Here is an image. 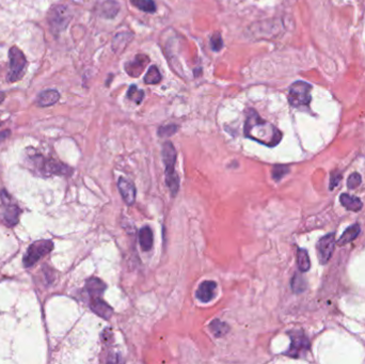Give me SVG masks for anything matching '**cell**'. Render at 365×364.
<instances>
[{
    "label": "cell",
    "instance_id": "cell-5",
    "mask_svg": "<svg viewBox=\"0 0 365 364\" xmlns=\"http://www.w3.org/2000/svg\"><path fill=\"white\" fill-rule=\"evenodd\" d=\"M72 20L71 10L67 6H56L48 13V23L54 33H60Z\"/></svg>",
    "mask_w": 365,
    "mask_h": 364
},
{
    "label": "cell",
    "instance_id": "cell-4",
    "mask_svg": "<svg viewBox=\"0 0 365 364\" xmlns=\"http://www.w3.org/2000/svg\"><path fill=\"white\" fill-rule=\"evenodd\" d=\"M54 249V242L51 240H37L32 242L27 249V252L23 257V263L25 267H31L36 262L50 253V251Z\"/></svg>",
    "mask_w": 365,
    "mask_h": 364
},
{
    "label": "cell",
    "instance_id": "cell-28",
    "mask_svg": "<svg viewBox=\"0 0 365 364\" xmlns=\"http://www.w3.org/2000/svg\"><path fill=\"white\" fill-rule=\"evenodd\" d=\"M177 129H179V126L174 125V124L162 126L161 128L158 129V135H159V137H162V138L171 137L172 135H174L177 132Z\"/></svg>",
    "mask_w": 365,
    "mask_h": 364
},
{
    "label": "cell",
    "instance_id": "cell-34",
    "mask_svg": "<svg viewBox=\"0 0 365 364\" xmlns=\"http://www.w3.org/2000/svg\"><path fill=\"white\" fill-rule=\"evenodd\" d=\"M5 98H6V96H5V93L0 92V104H2V102L5 100Z\"/></svg>",
    "mask_w": 365,
    "mask_h": 364
},
{
    "label": "cell",
    "instance_id": "cell-2",
    "mask_svg": "<svg viewBox=\"0 0 365 364\" xmlns=\"http://www.w3.org/2000/svg\"><path fill=\"white\" fill-rule=\"evenodd\" d=\"M163 160L166 167V183L172 195H175L180 187V179L174 170L176 162V151L173 144L169 141L166 142L163 146Z\"/></svg>",
    "mask_w": 365,
    "mask_h": 364
},
{
    "label": "cell",
    "instance_id": "cell-14",
    "mask_svg": "<svg viewBox=\"0 0 365 364\" xmlns=\"http://www.w3.org/2000/svg\"><path fill=\"white\" fill-rule=\"evenodd\" d=\"M118 188L123 200L128 204L132 205L136 199V188L132 182L121 177L118 182Z\"/></svg>",
    "mask_w": 365,
    "mask_h": 364
},
{
    "label": "cell",
    "instance_id": "cell-33",
    "mask_svg": "<svg viewBox=\"0 0 365 364\" xmlns=\"http://www.w3.org/2000/svg\"><path fill=\"white\" fill-rule=\"evenodd\" d=\"M9 136H10V130H4L3 133H0V143L5 141Z\"/></svg>",
    "mask_w": 365,
    "mask_h": 364
},
{
    "label": "cell",
    "instance_id": "cell-32",
    "mask_svg": "<svg viewBox=\"0 0 365 364\" xmlns=\"http://www.w3.org/2000/svg\"><path fill=\"white\" fill-rule=\"evenodd\" d=\"M342 179L341 174L338 172V171H334L332 174H331V180H330V189H334L336 186H338V184L340 183Z\"/></svg>",
    "mask_w": 365,
    "mask_h": 364
},
{
    "label": "cell",
    "instance_id": "cell-25",
    "mask_svg": "<svg viewBox=\"0 0 365 364\" xmlns=\"http://www.w3.org/2000/svg\"><path fill=\"white\" fill-rule=\"evenodd\" d=\"M161 80H162L161 72H159L157 67L152 65V67L148 69L144 77V82L147 83V85H156V83H158Z\"/></svg>",
    "mask_w": 365,
    "mask_h": 364
},
{
    "label": "cell",
    "instance_id": "cell-20",
    "mask_svg": "<svg viewBox=\"0 0 365 364\" xmlns=\"http://www.w3.org/2000/svg\"><path fill=\"white\" fill-rule=\"evenodd\" d=\"M360 231H361L360 225H358V223L349 227L343 233V235L338 240V244L341 246H345L346 244H348V242H351L352 240L358 237V235L360 234Z\"/></svg>",
    "mask_w": 365,
    "mask_h": 364
},
{
    "label": "cell",
    "instance_id": "cell-27",
    "mask_svg": "<svg viewBox=\"0 0 365 364\" xmlns=\"http://www.w3.org/2000/svg\"><path fill=\"white\" fill-rule=\"evenodd\" d=\"M292 288H293V292L296 294L304 292L306 288V283L304 281V278L300 275L296 274L292 280Z\"/></svg>",
    "mask_w": 365,
    "mask_h": 364
},
{
    "label": "cell",
    "instance_id": "cell-17",
    "mask_svg": "<svg viewBox=\"0 0 365 364\" xmlns=\"http://www.w3.org/2000/svg\"><path fill=\"white\" fill-rule=\"evenodd\" d=\"M60 98V94L58 91L56 90H45L41 92L39 96H37V104L41 107H48L56 104Z\"/></svg>",
    "mask_w": 365,
    "mask_h": 364
},
{
    "label": "cell",
    "instance_id": "cell-22",
    "mask_svg": "<svg viewBox=\"0 0 365 364\" xmlns=\"http://www.w3.org/2000/svg\"><path fill=\"white\" fill-rule=\"evenodd\" d=\"M297 265H298L299 270H300V272H302V273H305V272H308V270H310L311 261H310V257H308L306 250L298 249Z\"/></svg>",
    "mask_w": 365,
    "mask_h": 364
},
{
    "label": "cell",
    "instance_id": "cell-11",
    "mask_svg": "<svg viewBox=\"0 0 365 364\" xmlns=\"http://www.w3.org/2000/svg\"><path fill=\"white\" fill-rule=\"evenodd\" d=\"M148 62H149V59L146 55H142V54L137 55L133 60L128 61L125 64V71L129 76L135 77V78L139 77L143 73Z\"/></svg>",
    "mask_w": 365,
    "mask_h": 364
},
{
    "label": "cell",
    "instance_id": "cell-8",
    "mask_svg": "<svg viewBox=\"0 0 365 364\" xmlns=\"http://www.w3.org/2000/svg\"><path fill=\"white\" fill-rule=\"evenodd\" d=\"M292 344L289 349L285 352L287 356L292 358H300L306 351L310 349V342L302 332H293L291 333Z\"/></svg>",
    "mask_w": 365,
    "mask_h": 364
},
{
    "label": "cell",
    "instance_id": "cell-21",
    "mask_svg": "<svg viewBox=\"0 0 365 364\" xmlns=\"http://www.w3.org/2000/svg\"><path fill=\"white\" fill-rule=\"evenodd\" d=\"M132 39H133V34H130L128 32L119 33L116 35L114 42H112V48H114V50L116 51L124 50Z\"/></svg>",
    "mask_w": 365,
    "mask_h": 364
},
{
    "label": "cell",
    "instance_id": "cell-12",
    "mask_svg": "<svg viewBox=\"0 0 365 364\" xmlns=\"http://www.w3.org/2000/svg\"><path fill=\"white\" fill-rule=\"evenodd\" d=\"M216 289H217L216 282L204 281L198 287V291H196L195 294L196 298L204 303L211 302L215 298V296H216Z\"/></svg>",
    "mask_w": 365,
    "mask_h": 364
},
{
    "label": "cell",
    "instance_id": "cell-7",
    "mask_svg": "<svg viewBox=\"0 0 365 364\" xmlns=\"http://www.w3.org/2000/svg\"><path fill=\"white\" fill-rule=\"evenodd\" d=\"M9 59H10V73L8 75L9 81L20 80L24 75V70L26 65V57L24 53L14 46L9 51Z\"/></svg>",
    "mask_w": 365,
    "mask_h": 364
},
{
    "label": "cell",
    "instance_id": "cell-16",
    "mask_svg": "<svg viewBox=\"0 0 365 364\" xmlns=\"http://www.w3.org/2000/svg\"><path fill=\"white\" fill-rule=\"evenodd\" d=\"M98 10L100 15L106 18H114L120 11V5L116 0H102L99 4Z\"/></svg>",
    "mask_w": 365,
    "mask_h": 364
},
{
    "label": "cell",
    "instance_id": "cell-18",
    "mask_svg": "<svg viewBox=\"0 0 365 364\" xmlns=\"http://www.w3.org/2000/svg\"><path fill=\"white\" fill-rule=\"evenodd\" d=\"M340 201L343 207L350 212H359L363 207L362 201L358 197H354V195H350L348 193H343L340 197Z\"/></svg>",
    "mask_w": 365,
    "mask_h": 364
},
{
    "label": "cell",
    "instance_id": "cell-13",
    "mask_svg": "<svg viewBox=\"0 0 365 364\" xmlns=\"http://www.w3.org/2000/svg\"><path fill=\"white\" fill-rule=\"evenodd\" d=\"M90 307L93 312L104 320H109L112 314H114L112 307L106 301L102 300L100 297L91 298Z\"/></svg>",
    "mask_w": 365,
    "mask_h": 364
},
{
    "label": "cell",
    "instance_id": "cell-3",
    "mask_svg": "<svg viewBox=\"0 0 365 364\" xmlns=\"http://www.w3.org/2000/svg\"><path fill=\"white\" fill-rule=\"evenodd\" d=\"M32 161L36 169H39L40 172L45 175H71L73 170L67 165H64L60 162H56L54 160H46L41 155H36L32 157Z\"/></svg>",
    "mask_w": 365,
    "mask_h": 364
},
{
    "label": "cell",
    "instance_id": "cell-26",
    "mask_svg": "<svg viewBox=\"0 0 365 364\" xmlns=\"http://www.w3.org/2000/svg\"><path fill=\"white\" fill-rule=\"evenodd\" d=\"M127 97L128 99L135 101L136 104H140L144 97V92L142 90L138 89L136 86H130L127 91Z\"/></svg>",
    "mask_w": 365,
    "mask_h": 364
},
{
    "label": "cell",
    "instance_id": "cell-24",
    "mask_svg": "<svg viewBox=\"0 0 365 364\" xmlns=\"http://www.w3.org/2000/svg\"><path fill=\"white\" fill-rule=\"evenodd\" d=\"M130 4L143 12L154 13L156 11V5L153 0H130Z\"/></svg>",
    "mask_w": 365,
    "mask_h": 364
},
{
    "label": "cell",
    "instance_id": "cell-1",
    "mask_svg": "<svg viewBox=\"0 0 365 364\" xmlns=\"http://www.w3.org/2000/svg\"><path fill=\"white\" fill-rule=\"evenodd\" d=\"M245 135L255 141L268 146L277 145L282 134L267 121L262 119L254 110H250L245 123Z\"/></svg>",
    "mask_w": 365,
    "mask_h": 364
},
{
    "label": "cell",
    "instance_id": "cell-10",
    "mask_svg": "<svg viewBox=\"0 0 365 364\" xmlns=\"http://www.w3.org/2000/svg\"><path fill=\"white\" fill-rule=\"evenodd\" d=\"M335 247L334 233L324 236L317 244V255L321 264H327L332 256Z\"/></svg>",
    "mask_w": 365,
    "mask_h": 364
},
{
    "label": "cell",
    "instance_id": "cell-23",
    "mask_svg": "<svg viewBox=\"0 0 365 364\" xmlns=\"http://www.w3.org/2000/svg\"><path fill=\"white\" fill-rule=\"evenodd\" d=\"M210 329L215 337L221 338L224 334H227L229 332L230 327L226 323H222L219 320H215L210 324Z\"/></svg>",
    "mask_w": 365,
    "mask_h": 364
},
{
    "label": "cell",
    "instance_id": "cell-19",
    "mask_svg": "<svg viewBox=\"0 0 365 364\" xmlns=\"http://www.w3.org/2000/svg\"><path fill=\"white\" fill-rule=\"evenodd\" d=\"M153 232L149 227H143L139 232V242L140 247L143 251L151 250L153 247Z\"/></svg>",
    "mask_w": 365,
    "mask_h": 364
},
{
    "label": "cell",
    "instance_id": "cell-35",
    "mask_svg": "<svg viewBox=\"0 0 365 364\" xmlns=\"http://www.w3.org/2000/svg\"><path fill=\"white\" fill-rule=\"evenodd\" d=\"M0 126H2V123H0Z\"/></svg>",
    "mask_w": 365,
    "mask_h": 364
},
{
    "label": "cell",
    "instance_id": "cell-15",
    "mask_svg": "<svg viewBox=\"0 0 365 364\" xmlns=\"http://www.w3.org/2000/svg\"><path fill=\"white\" fill-rule=\"evenodd\" d=\"M106 284L98 278H91L86 282V289L91 298L100 297L106 289Z\"/></svg>",
    "mask_w": 365,
    "mask_h": 364
},
{
    "label": "cell",
    "instance_id": "cell-6",
    "mask_svg": "<svg viewBox=\"0 0 365 364\" xmlns=\"http://www.w3.org/2000/svg\"><path fill=\"white\" fill-rule=\"evenodd\" d=\"M288 101L294 107L306 106L311 101V86L304 81H296L289 88Z\"/></svg>",
    "mask_w": 365,
    "mask_h": 364
},
{
    "label": "cell",
    "instance_id": "cell-29",
    "mask_svg": "<svg viewBox=\"0 0 365 364\" xmlns=\"http://www.w3.org/2000/svg\"><path fill=\"white\" fill-rule=\"evenodd\" d=\"M361 183H362L361 175L359 173H357V172H354L349 176V179L347 180V187L352 190V189H355L357 187H359V186L361 185Z\"/></svg>",
    "mask_w": 365,
    "mask_h": 364
},
{
    "label": "cell",
    "instance_id": "cell-31",
    "mask_svg": "<svg viewBox=\"0 0 365 364\" xmlns=\"http://www.w3.org/2000/svg\"><path fill=\"white\" fill-rule=\"evenodd\" d=\"M211 45H212L213 50H215V51H219L223 47V41L219 33H216L212 36Z\"/></svg>",
    "mask_w": 365,
    "mask_h": 364
},
{
    "label": "cell",
    "instance_id": "cell-30",
    "mask_svg": "<svg viewBox=\"0 0 365 364\" xmlns=\"http://www.w3.org/2000/svg\"><path fill=\"white\" fill-rule=\"evenodd\" d=\"M289 171L288 167L286 166H276L273 169V177L275 181H280L282 179L283 176H285V174H287Z\"/></svg>",
    "mask_w": 365,
    "mask_h": 364
},
{
    "label": "cell",
    "instance_id": "cell-9",
    "mask_svg": "<svg viewBox=\"0 0 365 364\" xmlns=\"http://www.w3.org/2000/svg\"><path fill=\"white\" fill-rule=\"evenodd\" d=\"M0 197H2V201L5 205V213H4V221L8 227H14L18 222L21 216V209L17 206V205L11 203L10 201V195L6 191L3 190L0 193Z\"/></svg>",
    "mask_w": 365,
    "mask_h": 364
}]
</instances>
